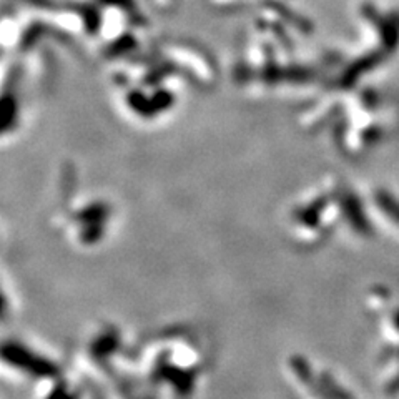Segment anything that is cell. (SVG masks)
Wrapping results in <instances>:
<instances>
[{"label": "cell", "instance_id": "obj_2", "mask_svg": "<svg viewBox=\"0 0 399 399\" xmlns=\"http://www.w3.org/2000/svg\"><path fill=\"white\" fill-rule=\"evenodd\" d=\"M389 391H391V393H399V376L394 378L393 381H391Z\"/></svg>", "mask_w": 399, "mask_h": 399}, {"label": "cell", "instance_id": "obj_1", "mask_svg": "<svg viewBox=\"0 0 399 399\" xmlns=\"http://www.w3.org/2000/svg\"><path fill=\"white\" fill-rule=\"evenodd\" d=\"M378 205L385 211V215H388L394 223L399 225V202L396 198L391 197L386 191H381V193H378Z\"/></svg>", "mask_w": 399, "mask_h": 399}, {"label": "cell", "instance_id": "obj_3", "mask_svg": "<svg viewBox=\"0 0 399 399\" xmlns=\"http://www.w3.org/2000/svg\"><path fill=\"white\" fill-rule=\"evenodd\" d=\"M394 326H396V330L399 331V310L396 311V314H394Z\"/></svg>", "mask_w": 399, "mask_h": 399}]
</instances>
